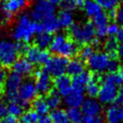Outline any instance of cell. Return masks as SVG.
<instances>
[{"instance_id": "cell-1", "label": "cell", "mask_w": 123, "mask_h": 123, "mask_svg": "<svg viewBox=\"0 0 123 123\" xmlns=\"http://www.w3.org/2000/svg\"><path fill=\"white\" fill-rule=\"evenodd\" d=\"M68 35L78 45L91 44L95 37V26L92 21H87L84 24H73L68 28Z\"/></svg>"}, {"instance_id": "cell-2", "label": "cell", "mask_w": 123, "mask_h": 123, "mask_svg": "<svg viewBox=\"0 0 123 123\" xmlns=\"http://www.w3.org/2000/svg\"><path fill=\"white\" fill-rule=\"evenodd\" d=\"M49 49L52 53L66 58L78 55L80 46L67 35H57L53 38Z\"/></svg>"}, {"instance_id": "cell-3", "label": "cell", "mask_w": 123, "mask_h": 123, "mask_svg": "<svg viewBox=\"0 0 123 123\" xmlns=\"http://www.w3.org/2000/svg\"><path fill=\"white\" fill-rule=\"evenodd\" d=\"M35 34H36V22H32L27 15H22L13 34L14 38L16 41L29 43Z\"/></svg>"}, {"instance_id": "cell-4", "label": "cell", "mask_w": 123, "mask_h": 123, "mask_svg": "<svg viewBox=\"0 0 123 123\" xmlns=\"http://www.w3.org/2000/svg\"><path fill=\"white\" fill-rule=\"evenodd\" d=\"M19 103L25 109L30 106L31 101L38 96V92L35 86V78L33 76L27 77L25 81H22L18 90Z\"/></svg>"}, {"instance_id": "cell-5", "label": "cell", "mask_w": 123, "mask_h": 123, "mask_svg": "<svg viewBox=\"0 0 123 123\" xmlns=\"http://www.w3.org/2000/svg\"><path fill=\"white\" fill-rule=\"evenodd\" d=\"M23 81L22 75L15 72H11L8 73L6 81L5 83L4 95L9 102H18L19 103V95L18 90Z\"/></svg>"}, {"instance_id": "cell-6", "label": "cell", "mask_w": 123, "mask_h": 123, "mask_svg": "<svg viewBox=\"0 0 123 123\" xmlns=\"http://www.w3.org/2000/svg\"><path fill=\"white\" fill-rule=\"evenodd\" d=\"M19 57L16 43L10 41L0 42V62L4 68H11Z\"/></svg>"}, {"instance_id": "cell-7", "label": "cell", "mask_w": 123, "mask_h": 123, "mask_svg": "<svg viewBox=\"0 0 123 123\" xmlns=\"http://www.w3.org/2000/svg\"><path fill=\"white\" fill-rule=\"evenodd\" d=\"M54 6L48 0H37L32 11V16L36 22H43L51 16H54Z\"/></svg>"}, {"instance_id": "cell-8", "label": "cell", "mask_w": 123, "mask_h": 123, "mask_svg": "<svg viewBox=\"0 0 123 123\" xmlns=\"http://www.w3.org/2000/svg\"><path fill=\"white\" fill-rule=\"evenodd\" d=\"M35 86L37 89L38 94L46 95L51 90H53V81L51 79V75L47 73L43 67L36 69L34 74Z\"/></svg>"}, {"instance_id": "cell-9", "label": "cell", "mask_w": 123, "mask_h": 123, "mask_svg": "<svg viewBox=\"0 0 123 123\" xmlns=\"http://www.w3.org/2000/svg\"><path fill=\"white\" fill-rule=\"evenodd\" d=\"M111 57L105 53L94 52L86 61L87 65L92 73H101L107 71Z\"/></svg>"}, {"instance_id": "cell-10", "label": "cell", "mask_w": 123, "mask_h": 123, "mask_svg": "<svg viewBox=\"0 0 123 123\" xmlns=\"http://www.w3.org/2000/svg\"><path fill=\"white\" fill-rule=\"evenodd\" d=\"M68 62H69L68 58L60 56V55H54V56H51L50 60L43 66V68L47 71V73L51 76L55 78L64 74Z\"/></svg>"}, {"instance_id": "cell-11", "label": "cell", "mask_w": 123, "mask_h": 123, "mask_svg": "<svg viewBox=\"0 0 123 123\" xmlns=\"http://www.w3.org/2000/svg\"><path fill=\"white\" fill-rule=\"evenodd\" d=\"M26 0H5L1 1V12L6 21L10 20L13 15L17 14L26 6Z\"/></svg>"}, {"instance_id": "cell-12", "label": "cell", "mask_w": 123, "mask_h": 123, "mask_svg": "<svg viewBox=\"0 0 123 123\" xmlns=\"http://www.w3.org/2000/svg\"><path fill=\"white\" fill-rule=\"evenodd\" d=\"M118 86L101 81L100 91L97 97L100 103L112 104L118 100Z\"/></svg>"}, {"instance_id": "cell-13", "label": "cell", "mask_w": 123, "mask_h": 123, "mask_svg": "<svg viewBox=\"0 0 123 123\" xmlns=\"http://www.w3.org/2000/svg\"><path fill=\"white\" fill-rule=\"evenodd\" d=\"M106 123H122L123 122V106L122 104L116 101L107 108L105 111Z\"/></svg>"}, {"instance_id": "cell-14", "label": "cell", "mask_w": 123, "mask_h": 123, "mask_svg": "<svg viewBox=\"0 0 123 123\" xmlns=\"http://www.w3.org/2000/svg\"><path fill=\"white\" fill-rule=\"evenodd\" d=\"M63 99L69 108H79L84 100V90L72 86V89L63 96Z\"/></svg>"}, {"instance_id": "cell-15", "label": "cell", "mask_w": 123, "mask_h": 123, "mask_svg": "<svg viewBox=\"0 0 123 123\" xmlns=\"http://www.w3.org/2000/svg\"><path fill=\"white\" fill-rule=\"evenodd\" d=\"M11 68L14 72L19 73L20 75L27 77L34 76L35 70H36L35 65L25 58H18L17 61L13 64Z\"/></svg>"}, {"instance_id": "cell-16", "label": "cell", "mask_w": 123, "mask_h": 123, "mask_svg": "<svg viewBox=\"0 0 123 123\" xmlns=\"http://www.w3.org/2000/svg\"><path fill=\"white\" fill-rule=\"evenodd\" d=\"M108 21H110L107 16V14L104 12H100L95 16L92 17V23L94 24L97 37L100 39L104 38L107 35Z\"/></svg>"}, {"instance_id": "cell-17", "label": "cell", "mask_w": 123, "mask_h": 123, "mask_svg": "<svg viewBox=\"0 0 123 123\" xmlns=\"http://www.w3.org/2000/svg\"><path fill=\"white\" fill-rule=\"evenodd\" d=\"M81 111L84 116H100L102 111V106L95 98H88L81 104Z\"/></svg>"}, {"instance_id": "cell-18", "label": "cell", "mask_w": 123, "mask_h": 123, "mask_svg": "<svg viewBox=\"0 0 123 123\" xmlns=\"http://www.w3.org/2000/svg\"><path fill=\"white\" fill-rule=\"evenodd\" d=\"M53 84L55 90L58 91L59 93L63 97L72 89V79L68 74H62L54 78Z\"/></svg>"}, {"instance_id": "cell-19", "label": "cell", "mask_w": 123, "mask_h": 123, "mask_svg": "<svg viewBox=\"0 0 123 123\" xmlns=\"http://www.w3.org/2000/svg\"><path fill=\"white\" fill-rule=\"evenodd\" d=\"M100 83H101V76L99 73H92V79L90 80V81L84 88L89 98H96L98 96Z\"/></svg>"}, {"instance_id": "cell-20", "label": "cell", "mask_w": 123, "mask_h": 123, "mask_svg": "<svg viewBox=\"0 0 123 123\" xmlns=\"http://www.w3.org/2000/svg\"><path fill=\"white\" fill-rule=\"evenodd\" d=\"M84 62H82L80 58H74L72 61L68 62L66 67V73L69 76H76L78 74L84 72Z\"/></svg>"}, {"instance_id": "cell-21", "label": "cell", "mask_w": 123, "mask_h": 123, "mask_svg": "<svg viewBox=\"0 0 123 123\" xmlns=\"http://www.w3.org/2000/svg\"><path fill=\"white\" fill-rule=\"evenodd\" d=\"M61 96L62 95L59 93V92L56 91L55 89L51 90L50 92L46 94V97L44 99H45L46 104H47L49 110H51V111L57 110L62 103Z\"/></svg>"}, {"instance_id": "cell-22", "label": "cell", "mask_w": 123, "mask_h": 123, "mask_svg": "<svg viewBox=\"0 0 123 123\" xmlns=\"http://www.w3.org/2000/svg\"><path fill=\"white\" fill-rule=\"evenodd\" d=\"M30 107L33 111H35L39 116H44L47 114V112L49 111L48 109V106L46 104L45 99L40 95V96H37L35 99L31 101L30 103Z\"/></svg>"}, {"instance_id": "cell-23", "label": "cell", "mask_w": 123, "mask_h": 123, "mask_svg": "<svg viewBox=\"0 0 123 123\" xmlns=\"http://www.w3.org/2000/svg\"><path fill=\"white\" fill-rule=\"evenodd\" d=\"M92 73L84 71V72H82L81 73L78 74L76 76L73 77V79H72V86L75 87V88L84 90L85 86L87 85V83L92 79Z\"/></svg>"}, {"instance_id": "cell-24", "label": "cell", "mask_w": 123, "mask_h": 123, "mask_svg": "<svg viewBox=\"0 0 123 123\" xmlns=\"http://www.w3.org/2000/svg\"><path fill=\"white\" fill-rule=\"evenodd\" d=\"M118 40L116 36H109V38L105 40L103 43V49L105 54H107L110 57L118 58L117 50H118Z\"/></svg>"}, {"instance_id": "cell-25", "label": "cell", "mask_w": 123, "mask_h": 123, "mask_svg": "<svg viewBox=\"0 0 123 123\" xmlns=\"http://www.w3.org/2000/svg\"><path fill=\"white\" fill-rule=\"evenodd\" d=\"M53 36L51 34L48 33H41V34H37L36 37L34 40V44L40 48L41 50H46L47 48H49L51 45V43L53 41Z\"/></svg>"}, {"instance_id": "cell-26", "label": "cell", "mask_w": 123, "mask_h": 123, "mask_svg": "<svg viewBox=\"0 0 123 123\" xmlns=\"http://www.w3.org/2000/svg\"><path fill=\"white\" fill-rule=\"evenodd\" d=\"M82 8L84 9L86 15L92 18L101 12V7L95 0H83Z\"/></svg>"}, {"instance_id": "cell-27", "label": "cell", "mask_w": 123, "mask_h": 123, "mask_svg": "<svg viewBox=\"0 0 123 123\" xmlns=\"http://www.w3.org/2000/svg\"><path fill=\"white\" fill-rule=\"evenodd\" d=\"M40 23L43 24V29H44V32L45 33H48V34H51L53 35L54 33L57 32L58 29L60 28V24H59V21H58L57 17L55 16H51L49 18L45 19L43 22H40Z\"/></svg>"}, {"instance_id": "cell-28", "label": "cell", "mask_w": 123, "mask_h": 123, "mask_svg": "<svg viewBox=\"0 0 123 123\" xmlns=\"http://www.w3.org/2000/svg\"><path fill=\"white\" fill-rule=\"evenodd\" d=\"M66 114L71 123H82L83 122V113L79 108H69L66 111Z\"/></svg>"}, {"instance_id": "cell-29", "label": "cell", "mask_w": 123, "mask_h": 123, "mask_svg": "<svg viewBox=\"0 0 123 123\" xmlns=\"http://www.w3.org/2000/svg\"><path fill=\"white\" fill-rule=\"evenodd\" d=\"M41 51L42 50L40 48H38L37 46H35V44L34 45H30L29 48L27 49L25 54V57L30 62H32L33 64H38Z\"/></svg>"}, {"instance_id": "cell-30", "label": "cell", "mask_w": 123, "mask_h": 123, "mask_svg": "<svg viewBox=\"0 0 123 123\" xmlns=\"http://www.w3.org/2000/svg\"><path fill=\"white\" fill-rule=\"evenodd\" d=\"M60 26L63 27L65 29H68L73 24V18L72 14L69 11H65V10H62L60 11L59 15L57 17Z\"/></svg>"}, {"instance_id": "cell-31", "label": "cell", "mask_w": 123, "mask_h": 123, "mask_svg": "<svg viewBox=\"0 0 123 123\" xmlns=\"http://www.w3.org/2000/svg\"><path fill=\"white\" fill-rule=\"evenodd\" d=\"M50 118L53 123H71V121L68 119V116L66 114V111L61 109L52 111Z\"/></svg>"}, {"instance_id": "cell-32", "label": "cell", "mask_w": 123, "mask_h": 123, "mask_svg": "<svg viewBox=\"0 0 123 123\" xmlns=\"http://www.w3.org/2000/svg\"><path fill=\"white\" fill-rule=\"evenodd\" d=\"M101 81L115 86H119L123 82V79L120 77L119 73H108L101 76Z\"/></svg>"}, {"instance_id": "cell-33", "label": "cell", "mask_w": 123, "mask_h": 123, "mask_svg": "<svg viewBox=\"0 0 123 123\" xmlns=\"http://www.w3.org/2000/svg\"><path fill=\"white\" fill-rule=\"evenodd\" d=\"M83 0H62L60 3V7L62 10L65 11H73L78 7L82 8Z\"/></svg>"}, {"instance_id": "cell-34", "label": "cell", "mask_w": 123, "mask_h": 123, "mask_svg": "<svg viewBox=\"0 0 123 123\" xmlns=\"http://www.w3.org/2000/svg\"><path fill=\"white\" fill-rule=\"evenodd\" d=\"M40 116L32 109L28 110L19 117L18 123H36Z\"/></svg>"}, {"instance_id": "cell-35", "label": "cell", "mask_w": 123, "mask_h": 123, "mask_svg": "<svg viewBox=\"0 0 123 123\" xmlns=\"http://www.w3.org/2000/svg\"><path fill=\"white\" fill-rule=\"evenodd\" d=\"M25 108L18 102H9L7 104L8 115L12 116L14 118H19L24 113Z\"/></svg>"}, {"instance_id": "cell-36", "label": "cell", "mask_w": 123, "mask_h": 123, "mask_svg": "<svg viewBox=\"0 0 123 123\" xmlns=\"http://www.w3.org/2000/svg\"><path fill=\"white\" fill-rule=\"evenodd\" d=\"M94 53V48L92 47L91 44H85L80 47L79 49V58L81 59L82 62H86L89 58L91 57V55Z\"/></svg>"}, {"instance_id": "cell-37", "label": "cell", "mask_w": 123, "mask_h": 123, "mask_svg": "<svg viewBox=\"0 0 123 123\" xmlns=\"http://www.w3.org/2000/svg\"><path fill=\"white\" fill-rule=\"evenodd\" d=\"M101 8L107 11L118 9L119 5V0H95Z\"/></svg>"}, {"instance_id": "cell-38", "label": "cell", "mask_w": 123, "mask_h": 123, "mask_svg": "<svg viewBox=\"0 0 123 123\" xmlns=\"http://www.w3.org/2000/svg\"><path fill=\"white\" fill-rule=\"evenodd\" d=\"M50 58H51V54L49 51L42 50L41 51V54H40V57H39L38 64L41 65L42 67H43L48 62V61L50 60Z\"/></svg>"}, {"instance_id": "cell-39", "label": "cell", "mask_w": 123, "mask_h": 123, "mask_svg": "<svg viewBox=\"0 0 123 123\" xmlns=\"http://www.w3.org/2000/svg\"><path fill=\"white\" fill-rule=\"evenodd\" d=\"M119 31V26L116 22H112L110 25H108L107 35H109L110 36H116V35H118Z\"/></svg>"}, {"instance_id": "cell-40", "label": "cell", "mask_w": 123, "mask_h": 123, "mask_svg": "<svg viewBox=\"0 0 123 123\" xmlns=\"http://www.w3.org/2000/svg\"><path fill=\"white\" fill-rule=\"evenodd\" d=\"M82 123H105L100 116H83Z\"/></svg>"}, {"instance_id": "cell-41", "label": "cell", "mask_w": 123, "mask_h": 123, "mask_svg": "<svg viewBox=\"0 0 123 123\" xmlns=\"http://www.w3.org/2000/svg\"><path fill=\"white\" fill-rule=\"evenodd\" d=\"M8 73L6 71V68H0V88L3 89L5 91V83L6 81V78H7Z\"/></svg>"}, {"instance_id": "cell-42", "label": "cell", "mask_w": 123, "mask_h": 123, "mask_svg": "<svg viewBox=\"0 0 123 123\" xmlns=\"http://www.w3.org/2000/svg\"><path fill=\"white\" fill-rule=\"evenodd\" d=\"M8 116L7 105L5 103H0V119H4Z\"/></svg>"}, {"instance_id": "cell-43", "label": "cell", "mask_w": 123, "mask_h": 123, "mask_svg": "<svg viewBox=\"0 0 123 123\" xmlns=\"http://www.w3.org/2000/svg\"><path fill=\"white\" fill-rule=\"evenodd\" d=\"M116 21L119 24L123 25V7L118 8V11H117V18H116Z\"/></svg>"}, {"instance_id": "cell-44", "label": "cell", "mask_w": 123, "mask_h": 123, "mask_svg": "<svg viewBox=\"0 0 123 123\" xmlns=\"http://www.w3.org/2000/svg\"><path fill=\"white\" fill-rule=\"evenodd\" d=\"M0 123H18V121H17L16 118H14L12 116L8 115L7 117H6L4 119H0Z\"/></svg>"}, {"instance_id": "cell-45", "label": "cell", "mask_w": 123, "mask_h": 123, "mask_svg": "<svg viewBox=\"0 0 123 123\" xmlns=\"http://www.w3.org/2000/svg\"><path fill=\"white\" fill-rule=\"evenodd\" d=\"M117 55H118V59H119V61L123 63V43H121L118 46Z\"/></svg>"}, {"instance_id": "cell-46", "label": "cell", "mask_w": 123, "mask_h": 123, "mask_svg": "<svg viewBox=\"0 0 123 123\" xmlns=\"http://www.w3.org/2000/svg\"><path fill=\"white\" fill-rule=\"evenodd\" d=\"M36 123H53L52 119H51L50 116H40L38 120Z\"/></svg>"}, {"instance_id": "cell-47", "label": "cell", "mask_w": 123, "mask_h": 123, "mask_svg": "<svg viewBox=\"0 0 123 123\" xmlns=\"http://www.w3.org/2000/svg\"><path fill=\"white\" fill-rule=\"evenodd\" d=\"M117 101H119L120 103H123V82L119 85V92H118V100Z\"/></svg>"}, {"instance_id": "cell-48", "label": "cell", "mask_w": 123, "mask_h": 123, "mask_svg": "<svg viewBox=\"0 0 123 123\" xmlns=\"http://www.w3.org/2000/svg\"><path fill=\"white\" fill-rule=\"evenodd\" d=\"M116 36H117L116 38L118 40V42L123 43V27L119 29V33H118V35H116Z\"/></svg>"}, {"instance_id": "cell-49", "label": "cell", "mask_w": 123, "mask_h": 123, "mask_svg": "<svg viewBox=\"0 0 123 123\" xmlns=\"http://www.w3.org/2000/svg\"><path fill=\"white\" fill-rule=\"evenodd\" d=\"M50 3H52V4L54 5H60V3L62 2V0H48Z\"/></svg>"}, {"instance_id": "cell-50", "label": "cell", "mask_w": 123, "mask_h": 123, "mask_svg": "<svg viewBox=\"0 0 123 123\" xmlns=\"http://www.w3.org/2000/svg\"><path fill=\"white\" fill-rule=\"evenodd\" d=\"M119 74L120 75V77L123 79V66H121V67H119Z\"/></svg>"}, {"instance_id": "cell-51", "label": "cell", "mask_w": 123, "mask_h": 123, "mask_svg": "<svg viewBox=\"0 0 123 123\" xmlns=\"http://www.w3.org/2000/svg\"><path fill=\"white\" fill-rule=\"evenodd\" d=\"M4 92H5L4 90L0 88V103H1V98H2V95H4Z\"/></svg>"}, {"instance_id": "cell-52", "label": "cell", "mask_w": 123, "mask_h": 123, "mask_svg": "<svg viewBox=\"0 0 123 123\" xmlns=\"http://www.w3.org/2000/svg\"><path fill=\"white\" fill-rule=\"evenodd\" d=\"M3 66H2V64H1V62H0V68H2Z\"/></svg>"}, {"instance_id": "cell-53", "label": "cell", "mask_w": 123, "mask_h": 123, "mask_svg": "<svg viewBox=\"0 0 123 123\" xmlns=\"http://www.w3.org/2000/svg\"><path fill=\"white\" fill-rule=\"evenodd\" d=\"M0 1H5V0H0Z\"/></svg>"}, {"instance_id": "cell-54", "label": "cell", "mask_w": 123, "mask_h": 123, "mask_svg": "<svg viewBox=\"0 0 123 123\" xmlns=\"http://www.w3.org/2000/svg\"><path fill=\"white\" fill-rule=\"evenodd\" d=\"M122 2H123V0H122Z\"/></svg>"}, {"instance_id": "cell-55", "label": "cell", "mask_w": 123, "mask_h": 123, "mask_svg": "<svg viewBox=\"0 0 123 123\" xmlns=\"http://www.w3.org/2000/svg\"><path fill=\"white\" fill-rule=\"evenodd\" d=\"M122 123H123V122H122Z\"/></svg>"}]
</instances>
